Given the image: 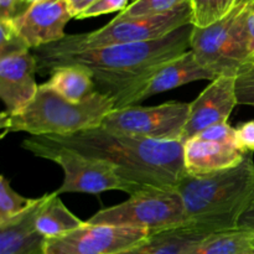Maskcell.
Masks as SVG:
<instances>
[{
	"label": "cell",
	"mask_w": 254,
	"mask_h": 254,
	"mask_svg": "<svg viewBox=\"0 0 254 254\" xmlns=\"http://www.w3.org/2000/svg\"><path fill=\"white\" fill-rule=\"evenodd\" d=\"M67 1H68L72 15H73L74 19H77L84 10L88 9L97 0H67Z\"/></svg>",
	"instance_id": "cell-32"
},
{
	"label": "cell",
	"mask_w": 254,
	"mask_h": 254,
	"mask_svg": "<svg viewBox=\"0 0 254 254\" xmlns=\"http://www.w3.org/2000/svg\"><path fill=\"white\" fill-rule=\"evenodd\" d=\"M251 62H254V59H253V60H252V61H251Z\"/></svg>",
	"instance_id": "cell-34"
},
{
	"label": "cell",
	"mask_w": 254,
	"mask_h": 254,
	"mask_svg": "<svg viewBox=\"0 0 254 254\" xmlns=\"http://www.w3.org/2000/svg\"><path fill=\"white\" fill-rule=\"evenodd\" d=\"M216 78L217 76L210 69L205 68L197 61L195 54L189 50L181 56L166 62L155 72V74L151 77L143 92L139 94L136 103L151 96L178 88V87L188 84L190 82L202 81V79L213 81Z\"/></svg>",
	"instance_id": "cell-16"
},
{
	"label": "cell",
	"mask_w": 254,
	"mask_h": 254,
	"mask_svg": "<svg viewBox=\"0 0 254 254\" xmlns=\"http://www.w3.org/2000/svg\"><path fill=\"white\" fill-rule=\"evenodd\" d=\"M45 84L72 103L86 101L97 92L91 72L78 64L57 67Z\"/></svg>",
	"instance_id": "cell-18"
},
{
	"label": "cell",
	"mask_w": 254,
	"mask_h": 254,
	"mask_svg": "<svg viewBox=\"0 0 254 254\" xmlns=\"http://www.w3.org/2000/svg\"><path fill=\"white\" fill-rule=\"evenodd\" d=\"M196 138L207 141H215V143L237 145V143H236V129L231 127L228 122L216 124V126L205 129L201 133H198Z\"/></svg>",
	"instance_id": "cell-26"
},
{
	"label": "cell",
	"mask_w": 254,
	"mask_h": 254,
	"mask_svg": "<svg viewBox=\"0 0 254 254\" xmlns=\"http://www.w3.org/2000/svg\"><path fill=\"white\" fill-rule=\"evenodd\" d=\"M29 46L9 20H0V59L27 51Z\"/></svg>",
	"instance_id": "cell-24"
},
{
	"label": "cell",
	"mask_w": 254,
	"mask_h": 254,
	"mask_svg": "<svg viewBox=\"0 0 254 254\" xmlns=\"http://www.w3.org/2000/svg\"><path fill=\"white\" fill-rule=\"evenodd\" d=\"M128 6V0H97L87 10H84L77 19H89V17L106 15L109 12L124 11Z\"/></svg>",
	"instance_id": "cell-27"
},
{
	"label": "cell",
	"mask_w": 254,
	"mask_h": 254,
	"mask_svg": "<svg viewBox=\"0 0 254 254\" xmlns=\"http://www.w3.org/2000/svg\"><path fill=\"white\" fill-rule=\"evenodd\" d=\"M236 143L246 154L254 151V121L245 122L236 127Z\"/></svg>",
	"instance_id": "cell-28"
},
{
	"label": "cell",
	"mask_w": 254,
	"mask_h": 254,
	"mask_svg": "<svg viewBox=\"0 0 254 254\" xmlns=\"http://www.w3.org/2000/svg\"><path fill=\"white\" fill-rule=\"evenodd\" d=\"M242 0H190L192 25L207 27L227 16Z\"/></svg>",
	"instance_id": "cell-21"
},
{
	"label": "cell",
	"mask_w": 254,
	"mask_h": 254,
	"mask_svg": "<svg viewBox=\"0 0 254 254\" xmlns=\"http://www.w3.org/2000/svg\"><path fill=\"white\" fill-rule=\"evenodd\" d=\"M212 233L200 225L186 223L150 235L143 242L118 254H184Z\"/></svg>",
	"instance_id": "cell-17"
},
{
	"label": "cell",
	"mask_w": 254,
	"mask_h": 254,
	"mask_svg": "<svg viewBox=\"0 0 254 254\" xmlns=\"http://www.w3.org/2000/svg\"><path fill=\"white\" fill-rule=\"evenodd\" d=\"M150 236L145 230L86 222L77 230L46 240L45 254H118Z\"/></svg>",
	"instance_id": "cell-10"
},
{
	"label": "cell",
	"mask_w": 254,
	"mask_h": 254,
	"mask_svg": "<svg viewBox=\"0 0 254 254\" xmlns=\"http://www.w3.org/2000/svg\"><path fill=\"white\" fill-rule=\"evenodd\" d=\"M193 25L180 27L155 41L71 49L59 42L32 50L39 73L64 64H78L93 76L97 92L113 99L114 109L136 104L151 77L163 64L190 50Z\"/></svg>",
	"instance_id": "cell-1"
},
{
	"label": "cell",
	"mask_w": 254,
	"mask_h": 254,
	"mask_svg": "<svg viewBox=\"0 0 254 254\" xmlns=\"http://www.w3.org/2000/svg\"><path fill=\"white\" fill-rule=\"evenodd\" d=\"M114 111L113 99L96 92L79 103H72L46 84H40L31 103L20 113L2 112L0 128L4 136L10 131H26L30 135H69L101 127Z\"/></svg>",
	"instance_id": "cell-4"
},
{
	"label": "cell",
	"mask_w": 254,
	"mask_h": 254,
	"mask_svg": "<svg viewBox=\"0 0 254 254\" xmlns=\"http://www.w3.org/2000/svg\"><path fill=\"white\" fill-rule=\"evenodd\" d=\"M36 1H39V0H24L25 4H27V5H31V4H34V2H36Z\"/></svg>",
	"instance_id": "cell-33"
},
{
	"label": "cell",
	"mask_w": 254,
	"mask_h": 254,
	"mask_svg": "<svg viewBox=\"0 0 254 254\" xmlns=\"http://www.w3.org/2000/svg\"><path fill=\"white\" fill-rule=\"evenodd\" d=\"M46 195L20 215L0 223V254H45L46 238L39 232L36 220Z\"/></svg>",
	"instance_id": "cell-14"
},
{
	"label": "cell",
	"mask_w": 254,
	"mask_h": 254,
	"mask_svg": "<svg viewBox=\"0 0 254 254\" xmlns=\"http://www.w3.org/2000/svg\"><path fill=\"white\" fill-rule=\"evenodd\" d=\"M247 155L237 145L202 140L196 136L184 144L185 170L191 175H205L231 169L242 163Z\"/></svg>",
	"instance_id": "cell-15"
},
{
	"label": "cell",
	"mask_w": 254,
	"mask_h": 254,
	"mask_svg": "<svg viewBox=\"0 0 254 254\" xmlns=\"http://www.w3.org/2000/svg\"><path fill=\"white\" fill-rule=\"evenodd\" d=\"M237 228L254 232V200L252 205L250 206V208L243 213L242 217H241L240 221H238Z\"/></svg>",
	"instance_id": "cell-31"
},
{
	"label": "cell",
	"mask_w": 254,
	"mask_h": 254,
	"mask_svg": "<svg viewBox=\"0 0 254 254\" xmlns=\"http://www.w3.org/2000/svg\"><path fill=\"white\" fill-rule=\"evenodd\" d=\"M21 145L37 158L51 160L61 166L64 179L55 191L59 196L67 192L98 195L112 190L123 191L130 196L140 190L122 179L116 166L108 161L52 144L44 136L30 135L22 140Z\"/></svg>",
	"instance_id": "cell-5"
},
{
	"label": "cell",
	"mask_w": 254,
	"mask_h": 254,
	"mask_svg": "<svg viewBox=\"0 0 254 254\" xmlns=\"http://www.w3.org/2000/svg\"><path fill=\"white\" fill-rule=\"evenodd\" d=\"M37 62L30 50L0 59V98L10 116L20 113L39 91L35 73Z\"/></svg>",
	"instance_id": "cell-13"
},
{
	"label": "cell",
	"mask_w": 254,
	"mask_h": 254,
	"mask_svg": "<svg viewBox=\"0 0 254 254\" xmlns=\"http://www.w3.org/2000/svg\"><path fill=\"white\" fill-rule=\"evenodd\" d=\"M71 19L73 15L67 0H39L11 22L29 49L35 50L64 39Z\"/></svg>",
	"instance_id": "cell-12"
},
{
	"label": "cell",
	"mask_w": 254,
	"mask_h": 254,
	"mask_svg": "<svg viewBox=\"0 0 254 254\" xmlns=\"http://www.w3.org/2000/svg\"><path fill=\"white\" fill-rule=\"evenodd\" d=\"M250 0H242L227 16L207 27H195L190 50L205 68L220 76H237L251 62L247 14Z\"/></svg>",
	"instance_id": "cell-6"
},
{
	"label": "cell",
	"mask_w": 254,
	"mask_h": 254,
	"mask_svg": "<svg viewBox=\"0 0 254 254\" xmlns=\"http://www.w3.org/2000/svg\"><path fill=\"white\" fill-rule=\"evenodd\" d=\"M190 24H192V9L189 0L171 11L155 16L123 17L117 15L106 26L96 31L66 35L57 42L71 49H98L111 45L155 41Z\"/></svg>",
	"instance_id": "cell-8"
},
{
	"label": "cell",
	"mask_w": 254,
	"mask_h": 254,
	"mask_svg": "<svg viewBox=\"0 0 254 254\" xmlns=\"http://www.w3.org/2000/svg\"><path fill=\"white\" fill-rule=\"evenodd\" d=\"M190 114V103L166 102L154 107L114 109L102 127L109 130L159 141H180Z\"/></svg>",
	"instance_id": "cell-9"
},
{
	"label": "cell",
	"mask_w": 254,
	"mask_h": 254,
	"mask_svg": "<svg viewBox=\"0 0 254 254\" xmlns=\"http://www.w3.org/2000/svg\"><path fill=\"white\" fill-rule=\"evenodd\" d=\"M184 254H254V232L235 228L212 233Z\"/></svg>",
	"instance_id": "cell-20"
},
{
	"label": "cell",
	"mask_w": 254,
	"mask_h": 254,
	"mask_svg": "<svg viewBox=\"0 0 254 254\" xmlns=\"http://www.w3.org/2000/svg\"><path fill=\"white\" fill-rule=\"evenodd\" d=\"M40 136L56 145L108 161L116 166L122 179L140 190L176 188L186 174L181 141L153 140L102 126L69 135Z\"/></svg>",
	"instance_id": "cell-2"
},
{
	"label": "cell",
	"mask_w": 254,
	"mask_h": 254,
	"mask_svg": "<svg viewBox=\"0 0 254 254\" xmlns=\"http://www.w3.org/2000/svg\"><path fill=\"white\" fill-rule=\"evenodd\" d=\"M237 103L254 107V62L243 64L236 76Z\"/></svg>",
	"instance_id": "cell-25"
},
{
	"label": "cell",
	"mask_w": 254,
	"mask_h": 254,
	"mask_svg": "<svg viewBox=\"0 0 254 254\" xmlns=\"http://www.w3.org/2000/svg\"><path fill=\"white\" fill-rule=\"evenodd\" d=\"M247 31L248 39H250V51H251V61L254 59V0H250L247 14Z\"/></svg>",
	"instance_id": "cell-30"
},
{
	"label": "cell",
	"mask_w": 254,
	"mask_h": 254,
	"mask_svg": "<svg viewBox=\"0 0 254 254\" xmlns=\"http://www.w3.org/2000/svg\"><path fill=\"white\" fill-rule=\"evenodd\" d=\"M189 0H135L118 15L123 17L155 16L176 9Z\"/></svg>",
	"instance_id": "cell-23"
},
{
	"label": "cell",
	"mask_w": 254,
	"mask_h": 254,
	"mask_svg": "<svg viewBox=\"0 0 254 254\" xmlns=\"http://www.w3.org/2000/svg\"><path fill=\"white\" fill-rule=\"evenodd\" d=\"M29 5L24 0H0V20H14L25 11Z\"/></svg>",
	"instance_id": "cell-29"
},
{
	"label": "cell",
	"mask_w": 254,
	"mask_h": 254,
	"mask_svg": "<svg viewBox=\"0 0 254 254\" xmlns=\"http://www.w3.org/2000/svg\"><path fill=\"white\" fill-rule=\"evenodd\" d=\"M236 77L220 76L190 103V114L180 141L185 144L205 129L228 122L233 108L237 106Z\"/></svg>",
	"instance_id": "cell-11"
},
{
	"label": "cell",
	"mask_w": 254,
	"mask_h": 254,
	"mask_svg": "<svg viewBox=\"0 0 254 254\" xmlns=\"http://www.w3.org/2000/svg\"><path fill=\"white\" fill-rule=\"evenodd\" d=\"M87 222L140 228L150 235L189 223L183 198L176 188L139 190L124 202L98 211Z\"/></svg>",
	"instance_id": "cell-7"
},
{
	"label": "cell",
	"mask_w": 254,
	"mask_h": 254,
	"mask_svg": "<svg viewBox=\"0 0 254 254\" xmlns=\"http://www.w3.org/2000/svg\"><path fill=\"white\" fill-rule=\"evenodd\" d=\"M189 223L222 232L237 228L254 200L252 154L237 166L205 175L186 173L176 186Z\"/></svg>",
	"instance_id": "cell-3"
},
{
	"label": "cell",
	"mask_w": 254,
	"mask_h": 254,
	"mask_svg": "<svg viewBox=\"0 0 254 254\" xmlns=\"http://www.w3.org/2000/svg\"><path fill=\"white\" fill-rule=\"evenodd\" d=\"M83 221L73 215L64 206L56 192L47 193L46 201L40 210L36 220L39 232L46 240L61 237L83 225Z\"/></svg>",
	"instance_id": "cell-19"
},
{
	"label": "cell",
	"mask_w": 254,
	"mask_h": 254,
	"mask_svg": "<svg viewBox=\"0 0 254 254\" xmlns=\"http://www.w3.org/2000/svg\"><path fill=\"white\" fill-rule=\"evenodd\" d=\"M37 198H27L19 195L4 175L0 176V223L20 215L31 207Z\"/></svg>",
	"instance_id": "cell-22"
}]
</instances>
